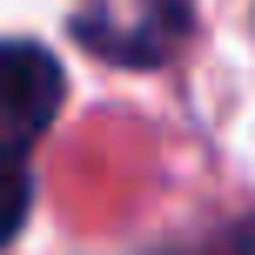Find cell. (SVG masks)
<instances>
[{
	"label": "cell",
	"instance_id": "1",
	"mask_svg": "<svg viewBox=\"0 0 255 255\" xmlns=\"http://www.w3.org/2000/svg\"><path fill=\"white\" fill-rule=\"evenodd\" d=\"M195 0H74V34L115 67H161L188 34Z\"/></svg>",
	"mask_w": 255,
	"mask_h": 255
},
{
	"label": "cell",
	"instance_id": "2",
	"mask_svg": "<svg viewBox=\"0 0 255 255\" xmlns=\"http://www.w3.org/2000/svg\"><path fill=\"white\" fill-rule=\"evenodd\" d=\"M61 61L34 40H0V154L20 161L61 115Z\"/></svg>",
	"mask_w": 255,
	"mask_h": 255
},
{
	"label": "cell",
	"instance_id": "3",
	"mask_svg": "<svg viewBox=\"0 0 255 255\" xmlns=\"http://www.w3.org/2000/svg\"><path fill=\"white\" fill-rule=\"evenodd\" d=\"M20 215H27V168L13 161V154H0V249L20 229Z\"/></svg>",
	"mask_w": 255,
	"mask_h": 255
}]
</instances>
